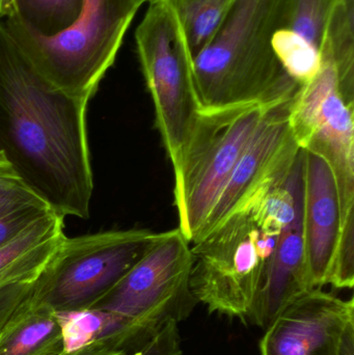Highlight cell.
Returning <instances> with one entry per match:
<instances>
[{
	"instance_id": "cell-1",
	"label": "cell",
	"mask_w": 354,
	"mask_h": 355,
	"mask_svg": "<svg viewBox=\"0 0 354 355\" xmlns=\"http://www.w3.org/2000/svg\"><path fill=\"white\" fill-rule=\"evenodd\" d=\"M87 102L46 80L0 22V152L62 217H89Z\"/></svg>"
},
{
	"instance_id": "cell-2",
	"label": "cell",
	"mask_w": 354,
	"mask_h": 355,
	"mask_svg": "<svg viewBox=\"0 0 354 355\" xmlns=\"http://www.w3.org/2000/svg\"><path fill=\"white\" fill-rule=\"evenodd\" d=\"M301 200V150L288 168L256 188L191 243V291L208 312L247 322Z\"/></svg>"
},
{
	"instance_id": "cell-3",
	"label": "cell",
	"mask_w": 354,
	"mask_h": 355,
	"mask_svg": "<svg viewBox=\"0 0 354 355\" xmlns=\"http://www.w3.org/2000/svg\"><path fill=\"white\" fill-rule=\"evenodd\" d=\"M292 0H236L209 44L193 58V92L199 110L291 99L299 85L272 47L287 27Z\"/></svg>"
},
{
	"instance_id": "cell-4",
	"label": "cell",
	"mask_w": 354,
	"mask_h": 355,
	"mask_svg": "<svg viewBox=\"0 0 354 355\" xmlns=\"http://www.w3.org/2000/svg\"><path fill=\"white\" fill-rule=\"evenodd\" d=\"M139 8L136 0H82L73 25L53 37L35 35L12 17L0 22L46 80L89 101L114 66Z\"/></svg>"
},
{
	"instance_id": "cell-5",
	"label": "cell",
	"mask_w": 354,
	"mask_h": 355,
	"mask_svg": "<svg viewBox=\"0 0 354 355\" xmlns=\"http://www.w3.org/2000/svg\"><path fill=\"white\" fill-rule=\"evenodd\" d=\"M272 106L247 104L197 110L172 166L178 227L191 243L199 235L249 139Z\"/></svg>"
},
{
	"instance_id": "cell-6",
	"label": "cell",
	"mask_w": 354,
	"mask_h": 355,
	"mask_svg": "<svg viewBox=\"0 0 354 355\" xmlns=\"http://www.w3.org/2000/svg\"><path fill=\"white\" fill-rule=\"evenodd\" d=\"M317 74L299 85L289 108V125L303 151L330 166L340 200V252H354V89L343 87L326 49Z\"/></svg>"
},
{
	"instance_id": "cell-7",
	"label": "cell",
	"mask_w": 354,
	"mask_h": 355,
	"mask_svg": "<svg viewBox=\"0 0 354 355\" xmlns=\"http://www.w3.org/2000/svg\"><path fill=\"white\" fill-rule=\"evenodd\" d=\"M156 235L130 229L66 236L35 281L33 300L55 313L91 310L143 258Z\"/></svg>"
},
{
	"instance_id": "cell-8",
	"label": "cell",
	"mask_w": 354,
	"mask_h": 355,
	"mask_svg": "<svg viewBox=\"0 0 354 355\" xmlns=\"http://www.w3.org/2000/svg\"><path fill=\"white\" fill-rule=\"evenodd\" d=\"M135 42L153 100L156 128L174 166L199 110L193 92V58L182 25L166 0L149 2Z\"/></svg>"
},
{
	"instance_id": "cell-9",
	"label": "cell",
	"mask_w": 354,
	"mask_h": 355,
	"mask_svg": "<svg viewBox=\"0 0 354 355\" xmlns=\"http://www.w3.org/2000/svg\"><path fill=\"white\" fill-rule=\"evenodd\" d=\"M193 266L191 243L179 227L157 233L143 258L91 309L155 329L179 324L199 304L191 288Z\"/></svg>"
},
{
	"instance_id": "cell-10",
	"label": "cell",
	"mask_w": 354,
	"mask_h": 355,
	"mask_svg": "<svg viewBox=\"0 0 354 355\" xmlns=\"http://www.w3.org/2000/svg\"><path fill=\"white\" fill-rule=\"evenodd\" d=\"M354 320V300L322 288L308 291L285 308L260 341L261 355H338L345 327Z\"/></svg>"
},
{
	"instance_id": "cell-11",
	"label": "cell",
	"mask_w": 354,
	"mask_h": 355,
	"mask_svg": "<svg viewBox=\"0 0 354 355\" xmlns=\"http://www.w3.org/2000/svg\"><path fill=\"white\" fill-rule=\"evenodd\" d=\"M292 99L281 102L267 110L193 242L213 229L256 188L295 162L301 149L293 139L289 125V108Z\"/></svg>"
},
{
	"instance_id": "cell-12",
	"label": "cell",
	"mask_w": 354,
	"mask_h": 355,
	"mask_svg": "<svg viewBox=\"0 0 354 355\" xmlns=\"http://www.w3.org/2000/svg\"><path fill=\"white\" fill-rule=\"evenodd\" d=\"M303 248L312 289L330 284L342 241L340 200L334 175L319 156L301 150Z\"/></svg>"
},
{
	"instance_id": "cell-13",
	"label": "cell",
	"mask_w": 354,
	"mask_h": 355,
	"mask_svg": "<svg viewBox=\"0 0 354 355\" xmlns=\"http://www.w3.org/2000/svg\"><path fill=\"white\" fill-rule=\"evenodd\" d=\"M64 219L49 213L0 248V289L39 279L66 237Z\"/></svg>"
},
{
	"instance_id": "cell-14",
	"label": "cell",
	"mask_w": 354,
	"mask_h": 355,
	"mask_svg": "<svg viewBox=\"0 0 354 355\" xmlns=\"http://www.w3.org/2000/svg\"><path fill=\"white\" fill-rule=\"evenodd\" d=\"M55 314L62 327L64 352L79 349L95 341H109L130 354L147 345L161 331L97 309Z\"/></svg>"
},
{
	"instance_id": "cell-15",
	"label": "cell",
	"mask_w": 354,
	"mask_h": 355,
	"mask_svg": "<svg viewBox=\"0 0 354 355\" xmlns=\"http://www.w3.org/2000/svg\"><path fill=\"white\" fill-rule=\"evenodd\" d=\"M33 293L0 333V355H58L64 352L55 313L35 302Z\"/></svg>"
},
{
	"instance_id": "cell-16",
	"label": "cell",
	"mask_w": 354,
	"mask_h": 355,
	"mask_svg": "<svg viewBox=\"0 0 354 355\" xmlns=\"http://www.w3.org/2000/svg\"><path fill=\"white\" fill-rule=\"evenodd\" d=\"M176 12L195 58L213 39L236 0H166Z\"/></svg>"
},
{
	"instance_id": "cell-17",
	"label": "cell",
	"mask_w": 354,
	"mask_h": 355,
	"mask_svg": "<svg viewBox=\"0 0 354 355\" xmlns=\"http://www.w3.org/2000/svg\"><path fill=\"white\" fill-rule=\"evenodd\" d=\"M321 49L330 55L341 85L354 89V0L337 2Z\"/></svg>"
},
{
	"instance_id": "cell-18",
	"label": "cell",
	"mask_w": 354,
	"mask_h": 355,
	"mask_svg": "<svg viewBox=\"0 0 354 355\" xmlns=\"http://www.w3.org/2000/svg\"><path fill=\"white\" fill-rule=\"evenodd\" d=\"M81 4L82 0H16L10 17L35 35L53 37L73 25Z\"/></svg>"
},
{
	"instance_id": "cell-19",
	"label": "cell",
	"mask_w": 354,
	"mask_h": 355,
	"mask_svg": "<svg viewBox=\"0 0 354 355\" xmlns=\"http://www.w3.org/2000/svg\"><path fill=\"white\" fill-rule=\"evenodd\" d=\"M272 47L283 68L299 85L311 80L319 71L320 52L286 27L276 33Z\"/></svg>"
},
{
	"instance_id": "cell-20",
	"label": "cell",
	"mask_w": 354,
	"mask_h": 355,
	"mask_svg": "<svg viewBox=\"0 0 354 355\" xmlns=\"http://www.w3.org/2000/svg\"><path fill=\"white\" fill-rule=\"evenodd\" d=\"M339 0H292L286 28L320 52L330 15Z\"/></svg>"
},
{
	"instance_id": "cell-21",
	"label": "cell",
	"mask_w": 354,
	"mask_h": 355,
	"mask_svg": "<svg viewBox=\"0 0 354 355\" xmlns=\"http://www.w3.org/2000/svg\"><path fill=\"white\" fill-rule=\"evenodd\" d=\"M51 212L54 211L45 202H30L0 211V248Z\"/></svg>"
},
{
	"instance_id": "cell-22",
	"label": "cell",
	"mask_w": 354,
	"mask_h": 355,
	"mask_svg": "<svg viewBox=\"0 0 354 355\" xmlns=\"http://www.w3.org/2000/svg\"><path fill=\"white\" fill-rule=\"evenodd\" d=\"M37 202L45 200L23 181L4 154L0 152V211Z\"/></svg>"
},
{
	"instance_id": "cell-23",
	"label": "cell",
	"mask_w": 354,
	"mask_h": 355,
	"mask_svg": "<svg viewBox=\"0 0 354 355\" xmlns=\"http://www.w3.org/2000/svg\"><path fill=\"white\" fill-rule=\"evenodd\" d=\"M125 355H183L178 323H166L147 345Z\"/></svg>"
},
{
	"instance_id": "cell-24",
	"label": "cell",
	"mask_w": 354,
	"mask_h": 355,
	"mask_svg": "<svg viewBox=\"0 0 354 355\" xmlns=\"http://www.w3.org/2000/svg\"><path fill=\"white\" fill-rule=\"evenodd\" d=\"M35 282L15 284L0 289V333L31 295Z\"/></svg>"
},
{
	"instance_id": "cell-25",
	"label": "cell",
	"mask_w": 354,
	"mask_h": 355,
	"mask_svg": "<svg viewBox=\"0 0 354 355\" xmlns=\"http://www.w3.org/2000/svg\"><path fill=\"white\" fill-rule=\"evenodd\" d=\"M128 352L121 349L109 341H95L73 352H64L58 355H125Z\"/></svg>"
},
{
	"instance_id": "cell-26",
	"label": "cell",
	"mask_w": 354,
	"mask_h": 355,
	"mask_svg": "<svg viewBox=\"0 0 354 355\" xmlns=\"http://www.w3.org/2000/svg\"><path fill=\"white\" fill-rule=\"evenodd\" d=\"M338 355H354V320H351L345 327Z\"/></svg>"
},
{
	"instance_id": "cell-27",
	"label": "cell",
	"mask_w": 354,
	"mask_h": 355,
	"mask_svg": "<svg viewBox=\"0 0 354 355\" xmlns=\"http://www.w3.org/2000/svg\"><path fill=\"white\" fill-rule=\"evenodd\" d=\"M16 0H0V19L10 16L14 12Z\"/></svg>"
},
{
	"instance_id": "cell-28",
	"label": "cell",
	"mask_w": 354,
	"mask_h": 355,
	"mask_svg": "<svg viewBox=\"0 0 354 355\" xmlns=\"http://www.w3.org/2000/svg\"><path fill=\"white\" fill-rule=\"evenodd\" d=\"M137 3L139 4V6H143V3H145V2H148L149 3L150 1H153V0H136Z\"/></svg>"
}]
</instances>
